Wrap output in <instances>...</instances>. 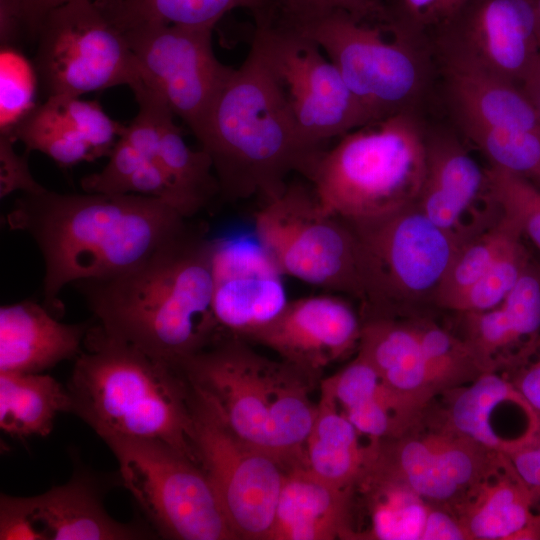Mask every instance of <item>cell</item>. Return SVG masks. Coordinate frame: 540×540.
Here are the masks:
<instances>
[{
  "instance_id": "5b68a950",
  "label": "cell",
  "mask_w": 540,
  "mask_h": 540,
  "mask_svg": "<svg viewBox=\"0 0 540 540\" xmlns=\"http://www.w3.org/2000/svg\"><path fill=\"white\" fill-rule=\"evenodd\" d=\"M177 366L193 393L237 437L286 469L304 466L317 409L315 378L280 358L261 355L235 336L221 338Z\"/></svg>"
},
{
  "instance_id": "bcb514c9",
  "label": "cell",
  "mask_w": 540,
  "mask_h": 540,
  "mask_svg": "<svg viewBox=\"0 0 540 540\" xmlns=\"http://www.w3.org/2000/svg\"><path fill=\"white\" fill-rule=\"evenodd\" d=\"M28 39L24 12L19 0H0V43L1 46H16Z\"/></svg>"
},
{
  "instance_id": "ba28073f",
  "label": "cell",
  "mask_w": 540,
  "mask_h": 540,
  "mask_svg": "<svg viewBox=\"0 0 540 540\" xmlns=\"http://www.w3.org/2000/svg\"><path fill=\"white\" fill-rule=\"evenodd\" d=\"M346 221L358 244L362 305L372 316L392 317L415 303L435 301L464 243L434 224L416 203L375 218Z\"/></svg>"
},
{
  "instance_id": "c3c4849f",
  "label": "cell",
  "mask_w": 540,
  "mask_h": 540,
  "mask_svg": "<svg viewBox=\"0 0 540 540\" xmlns=\"http://www.w3.org/2000/svg\"><path fill=\"white\" fill-rule=\"evenodd\" d=\"M76 0H19L28 30L29 40L35 42L44 17L53 9Z\"/></svg>"
},
{
  "instance_id": "52a82bcc",
  "label": "cell",
  "mask_w": 540,
  "mask_h": 540,
  "mask_svg": "<svg viewBox=\"0 0 540 540\" xmlns=\"http://www.w3.org/2000/svg\"><path fill=\"white\" fill-rule=\"evenodd\" d=\"M385 22L336 12L294 30L313 40L337 67L371 123L418 110L430 79V56L421 36Z\"/></svg>"
},
{
  "instance_id": "681fc988",
  "label": "cell",
  "mask_w": 540,
  "mask_h": 540,
  "mask_svg": "<svg viewBox=\"0 0 540 540\" xmlns=\"http://www.w3.org/2000/svg\"><path fill=\"white\" fill-rule=\"evenodd\" d=\"M520 87L540 115V54L526 73Z\"/></svg>"
},
{
  "instance_id": "e0dca14e",
  "label": "cell",
  "mask_w": 540,
  "mask_h": 540,
  "mask_svg": "<svg viewBox=\"0 0 540 540\" xmlns=\"http://www.w3.org/2000/svg\"><path fill=\"white\" fill-rule=\"evenodd\" d=\"M101 486L89 473L76 471L64 485L32 497L1 494V540H128L155 533L113 519L105 510Z\"/></svg>"
},
{
  "instance_id": "f35d334b",
  "label": "cell",
  "mask_w": 540,
  "mask_h": 540,
  "mask_svg": "<svg viewBox=\"0 0 540 540\" xmlns=\"http://www.w3.org/2000/svg\"><path fill=\"white\" fill-rule=\"evenodd\" d=\"M487 193L501 217L526 235L540 250V187L531 180L491 165Z\"/></svg>"
},
{
  "instance_id": "d4e9b609",
  "label": "cell",
  "mask_w": 540,
  "mask_h": 540,
  "mask_svg": "<svg viewBox=\"0 0 540 540\" xmlns=\"http://www.w3.org/2000/svg\"><path fill=\"white\" fill-rule=\"evenodd\" d=\"M351 489L336 487L302 465L286 469L267 540L348 539Z\"/></svg>"
},
{
  "instance_id": "ac0fdd59",
  "label": "cell",
  "mask_w": 540,
  "mask_h": 540,
  "mask_svg": "<svg viewBox=\"0 0 540 540\" xmlns=\"http://www.w3.org/2000/svg\"><path fill=\"white\" fill-rule=\"evenodd\" d=\"M283 276L256 238H213L212 306L223 337L244 339L281 312Z\"/></svg>"
},
{
  "instance_id": "db71d44e",
  "label": "cell",
  "mask_w": 540,
  "mask_h": 540,
  "mask_svg": "<svg viewBox=\"0 0 540 540\" xmlns=\"http://www.w3.org/2000/svg\"><path fill=\"white\" fill-rule=\"evenodd\" d=\"M540 187V186H539Z\"/></svg>"
},
{
  "instance_id": "4316f807",
  "label": "cell",
  "mask_w": 540,
  "mask_h": 540,
  "mask_svg": "<svg viewBox=\"0 0 540 540\" xmlns=\"http://www.w3.org/2000/svg\"><path fill=\"white\" fill-rule=\"evenodd\" d=\"M320 387L328 392L357 431L372 443L399 437L422 421L358 352L344 368L323 379Z\"/></svg>"
},
{
  "instance_id": "7402d4cb",
  "label": "cell",
  "mask_w": 540,
  "mask_h": 540,
  "mask_svg": "<svg viewBox=\"0 0 540 540\" xmlns=\"http://www.w3.org/2000/svg\"><path fill=\"white\" fill-rule=\"evenodd\" d=\"M483 198H488L486 170L453 135L426 132V173L417 207L438 227L465 242L476 236L466 223L467 215Z\"/></svg>"
},
{
  "instance_id": "60d3db41",
  "label": "cell",
  "mask_w": 540,
  "mask_h": 540,
  "mask_svg": "<svg viewBox=\"0 0 540 540\" xmlns=\"http://www.w3.org/2000/svg\"><path fill=\"white\" fill-rule=\"evenodd\" d=\"M527 266V256L519 240L453 303L450 310L463 314L482 312L499 306Z\"/></svg>"
},
{
  "instance_id": "f5cc1de1",
  "label": "cell",
  "mask_w": 540,
  "mask_h": 540,
  "mask_svg": "<svg viewBox=\"0 0 540 540\" xmlns=\"http://www.w3.org/2000/svg\"><path fill=\"white\" fill-rule=\"evenodd\" d=\"M533 2H534V5H535L537 14L539 16V19H540V0H533Z\"/></svg>"
},
{
  "instance_id": "8d00e7d4",
  "label": "cell",
  "mask_w": 540,
  "mask_h": 540,
  "mask_svg": "<svg viewBox=\"0 0 540 540\" xmlns=\"http://www.w3.org/2000/svg\"><path fill=\"white\" fill-rule=\"evenodd\" d=\"M413 325L440 394L468 384L483 373L464 338H458L432 323Z\"/></svg>"
},
{
  "instance_id": "8fae6325",
  "label": "cell",
  "mask_w": 540,
  "mask_h": 540,
  "mask_svg": "<svg viewBox=\"0 0 540 540\" xmlns=\"http://www.w3.org/2000/svg\"><path fill=\"white\" fill-rule=\"evenodd\" d=\"M34 55L46 97L102 91L142 83L123 32L94 0H76L50 11L38 29Z\"/></svg>"
},
{
  "instance_id": "30bf717a",
  "label": "cell",
  "mask_w": 540,
  "mask_h": 540,
  "mask_svg": "<svg viewBox=\"0 0 540 540\" xmlns=\"http://www.w3.org/2000/svg\"><path fill=\"white\" fill-rule=\"evenodd\" d=\"M115 455L124 486L148 522L166 539H236L202 468L153 439H103Z\"/></svg>"
},
{
  "instance_id": "1f68e13d",
  "label": "cell",
  "mask_w": 540,
  "mask_h": 540,
  "mask_svg": "<svg viewBox=\"0 0 540 540\" xmlns=\"http://www.w3.org/2000/svg\"><path fill=\"white\" fill-rule=\"evenodd\" d=\"M352 488L363 496L368 516L357 539L421 540L429 503L411 488L369 466Z\"/></svg>"
},
{
  "instance_id": "2e32d148",
  "label": "cell",
  "mask_w": 540,
  "mask_h": 540,
  "mask_svg": "<svg viewBox=\"0 0 540 540\" xmlns=\"http://www.w3.org/2000/svg\"><path fill=\"white\" fill-rule=\"evenodd\" d=\"M493 462L492 451L437 423L380 442L369 466L404 483L427 503L453 511Z\"/></svg>"
},
{
  "instance_id": "d590c367",
  "label": "cell",
  "mask_w": 540,
  "mask_h": 540,
  "mask_svg": "<svg viewBox=\"0 0 540 540\" xmlns=\"http://www.w3.org/2000/svg\"><path fill=\"white\" fill-rule=\"evenodd\" d=\"M491 161V165L521 175L540 185V128L460 126Z\"/></svg>"
},
{
  "instance_id": "7dc6e473",
  "label": "cell",
  "mask_w": 540,
  "mask_h": 540,
  "mask_svg": "<svg viewBox=\"0 0 540 540\" xmlns=\"http://www.w3.org/2000/svg\"><path fill=\"white\" fill-rule=\"evenodd\" d=\"M512 382L540 418V358L522 370Z\"/></svg>"
},
{
  "instance_id": "4fadbf2b",
  "label": "cell",
  "mask_w": 540,
  "mask_h": 540,
  "mask_svg": "<svg viewBox=\"0 0 540 540\" xmlns=\"http://www.w3.org/2000/svg\"><path fill=\"white\" fill-rule=\"evenodd\" d=\"M252 41L282 84L309 144L324 149L330 139L371 124L337 67L313 40L291 29L256 25Z\"/></svg>"
},
{
  "instance_id": "f907efd6",
  "label": "cell",
  "mask_w": 540,
  "mask_h": 540,
  "mask_svg": "<svg viewBox=\"0 0 540 540\" xmlns=\"http://www.w3.org/2000/svg\"><path fill=\"white\" fill-rule=\"evenodd\" d=\"M512 540H540V512L534 513L527 524L513 536Z\"/></svg>"
},
{
  "instance_id": "e575fe53",
  "label": "cell",
  "mask_w": 540,
  "mask_h": 540,
  "mask_svg": "<svg viewBox=\"0 0 540 540\" xmlns=\"http://www.w3.org/2000/svg\"><path fill=\"white\" fill-rule=\"evenodd\" d=\"M522 234L508 221H500L487 232L465 241L456 252L435 297L436 304L449 309L510 248Z\"/></svg>"
},
{
  "instance_id": "f1b7e54d",
  "label": "cell",
  "mask_w": 540,
  "mask_h": 540,
  "mask_svg": "<svg viewBox=\"0 0 540 540\" xmlns=\"http://www.w3.org/2000/svg\"><path fill=\"white\" fill-rule=\"evenodd\" d=\"M378 445L362 436L320 387L304 466L336 487L351 489L371 463Z\"/></svg>"
},
{
  "instance_id": "7bdbcfd3",
  "label": "cell",
  "mask_w": 540,
  "mask_h": 540,
  "mask_svg": "<svg viewBox=\"0 0 540 540\" xmlns=\"http://www.w3.org/2000/svg\"><path fill=\"white\" fill-rule=\"evenodd\" d=\"M421 540H470L458 516L448 507L429 504Z\"/></svg>"
},
{
  "instance_id": "ee69618b",
  "label": "cell",
  "mask_w": 540,
  "mask_h": 540,
  "mask_svg": "<svg viewBox=\"0 0 540 540\" xmlns=\"http://www.w3.org/2000/svg\"><path fill=\"white\" fill-rule=\"evenodd\" d=\"M401 12L390 18V22L422 36L426 27L434 26L441 0H398Z\"/></svg>"
},
{
  "instance_id": "6da1fadb",
  "label": "cell",
  "mask_w": 540,
  "mask_h": 540,
  "mask_svg": "<svg viewBox=\"0 0 540 540\" xmlns=\"http://www.w3.org/2000/svg\"><path fill=\"white\" fill-rule=\"evenodd\" d=\"M29 235L44 262L43 301L52 313L68 284L119 274L189 225L166 202L137 194L22 193L6 215Z\"/></svg>"
},
{
  "instance_id": "5bb4252c",
  "label": "cell",
  "mask_w": 540,
  "mask_h": 540,
  "mask_svg": "<svg viewBox=\"0 0 540 540\" xmlns=\"http://www.w3.org/2000/svg\"><path fill=\"white\" fill-rule=\"evenodd\" d=\"M214 28L140 24L122 30L142 82L196 137L234 68L213 50Z\"/></svg>"
},
{
  "instance_id": "44dd1931",
  "label": "cell",
  "mask_w": 540,
  "mask_h": 540,
  "mask_svg": "<svg viewBox=\"0 0 540 540\" xmlns=\"http://www.w3.org/2000/svg\"><path fill=\"white\" fill-rule=\"evenodd\" d=\"M125 127L98 102L52 95L17 126L14 136L27 152H41L59 166L71 167L109 156Z\"/></svg>"
},
{
  "instance_id": "4dcf8cb0",
  "label": "cell",
  "mask_w": 540,
  "mask_h": 540,
  "mask_svg": "<svg viewBox=\"0 0 540 540\" xmlns=\"http://www.w3.org/2000/svg\"><path fill=\"white\" fill-rule=\"evenodd\" d=\"M70 406L67 388L49 375L0 372V427L11 436H47Z\"/></svg>"
},
{
  "instance_id": "816d5d0a",
  "label": "cell",
  "mask_w": 540,
  "mask_h": 540,
  "mask_svg": "<svg viewBox=\"0 0 540 540\" xmlns=\"http://www.w3.org/2000/svg\"><path fill=\"white\" fill-rule=\"evenodd\" d=\"M468 0H441L434 27L447 21L454 15Z\"/></svg>"
},
{
  "instance_id": "836d02e7",
  "label": "cell",
  "mask_w": 540,
  "mask_h": 540,
  "mask_svg": "<svg viewBox=\"0 0 540 540\" xmlns=\"http://www.w3.org/2000/svg\"><path fill=\"white\" fill-rule=\"evenodd\" d=\"M174 117L165 106L159 121L157 156L195 216L219 195L218 184L208 154L188 146Z\"/></svg>"
},
{
  "instance_id": "d6986e66",
  "label": "cell",
  "mask_w": 540,
  "mask_h": 540,
  "mask_svg": "<svg viewBox=\"0 0 540 540\" xmlns=\"http://www.w3.org/2000/svg\"><path fill=\"white\" fill-rule=\"evenodd\" d=\"M362 326L351 304L331 293L289 300L273 320L244 339L317 379L358 349Z\"/></svg>"
},
{
  "instance_id": "f6af8a7d",
  "label": "cell",
  "mask_w": 540,
  "mask_h": 540,
  "mask_svg": "<svg viewBox=\"0 0 540 540\" xmlns=\"http://www.w3.org/2000/svg\"><path fill=\"white\" fill-rule=\"evenodd\" d=\"M506 456L535 500L540 499V432L530 442Z\"/></svg>"
},
{
  "instance_id": "9a60e30c",
  "label": "cell",
  "mask_w": 540,
  "mask_h": 540,
  "mask_svg": "<svg viewBox=\"0 0 540 540\" xmlns=\"http://www.w3.org/2000/svg\"><path fill=\"white\" fill-rule=\"evenodd\" d=\"M442 68L487 73L518 86L540 54L533 0H468L436 27Z\"/></svg>"
},
{
  "instance_id": "603a6c76",
  "label": "cell",
  "mask_w": 540,
  "mask_h": 540,
  "mask_svg": "<svg viewBox=\"0 0 540 540\" xmlns=\"http://www.w3.org/2000/svg\"><path fill=\"white\" fill-rule=\"evenodd\" d=\"M443 395L445 407L438 423L504 455L524 445L512 433L516 419L512 415H537L513 382L496 371L483 372Z\"/></svg>"
},
{
  "instance_id": "f546056e",
  "label": "cell",
  "mask_w": 540,
  "mask_h": 540,
  "mask_svg": "<svg viewBox=\"0 0 540 540\" xmlns=\"http://www.w3.org/2000/svg\"><path fill=\"white\" fill-rule=\"evenodd\" d=\"M535 497L504 455L453 509L470 540H512L533 516Z\"/></svg>"
},
{
  "instance_id": "3957f363",
  "label": "cell",
  "mask_w": 540,
  "mask_h": 540,
  "mask_svg": "<svg viewBox=\"0 0 540 540\" xmlns=\"http://www.w3.org/2000/svg\"><path fill=\"white\" fill-rule=\"evenodd\" d=\"M212 163L219 196L227 201L279 195L292 173L309 180L325 149L302 136L282 84L251 42L195 137Z\"/></svg>"
},
{
  "instance_id": "83f0119b",
  "label": "cell",
  "mask_w": 540,
  "mask_h": 540,
  "mask_svg": "<svg viewBox=\"0 0 540 540\" xmlns=\"http://www.w3.org/2000/svg\"><path fill=\"white\" fill-rule=\"evenodd\" d=\"M443 73L459 126L540 128V115L520 86L478 71L443 68Z\"/></svg>"
},
{
  "instance_id": "cb8c5ba5",
  "label": "cell",
  "mask_w": 540,
  "mask_h": 540,
  "mask_svg": "<svg viewBox=\"0 0 540 540\" xmlns=\"http://www.w3.org/2000/svg\"><path fill=\"white\" fill-rule=\"evenodd\" d=\"M89 325L58 321L26 300L0 308V372L41 373L82 352Z\"/></svg>"
},
{
  "instance_id": "d6a6232c",
  "label": "cell",
  "mask_w": 540,
  "mask_h": 540,
  "mask_svg": "<svg viewBox=\"0 0 540 540\" xmlns=\"http://www.w3.org/2000/svg\"><path fill=\"white\" fill-rule=\"evenodd\" d=\"M121 31L140 24L215 28L235 9L250 11L255 22L264 21V0H94Z\"/></svg>"
},
{
  "instance_id": "9c48e42d",
  "label": "cell",
  "mask_w": 540,
  "mask_h": 540,
  "mask_svg": "<svg viewBox=\"0 0 540 540\" xmlns=\"http://www.w3.org/2000/svg\"><path fill=\"white\" fill-rule=\"evenodd\" d=\"M256 240L282 274L364 302L359 250L350 224L327 213L312 187L287 184L254 215Z\"/></svg>"
},
{
  "instance_id": "484cf974",
  "label": "cell",
  "mask_w": 540,
  "mask_h": 540,
  "mask_svg": "<svg viewBox=\"0 0 540 540\" xmlns=\"http://www.w3.org/2000/svg\"><path fill=\"white\" fill-rule=\"evenodd\" d=\"M357 352L377 371L412 413L423 420L431 401L440 395L424 358L413 323L372 316L363 322Z\"/></svg>"
},
{
  "instance_id": "ab89813d",
  "label": "cell",
  "mask_w": 540,
  "mask_h": 540,
  "mask_svg": "<svg viewBox=\"0 0 540 540\" xmlns=\"http://www.w3.org/2000/svg\"><path fill=\"white\" fill-rule=\"evenodd\" d=\"M266 17L257 25H272L291 30L336 12L360 20L386 22L387 8L377 0H264Z\"/></svg>"
},
{
  "instance_id": "7a4b0ae2",
  "label": "cell",
  "mask_w": 540,
  "mask_h": 540,
  "mask_svg": "<svg viewBox=\"0 0 540 540\" xmlns=\"http://www.w3.org/2000/svg\"><path fill=\"white\" fill-rule=\"evenodd\" d=\"M212 255L213 239L189 223L129 269L74 285L107 335L177 366L223 337Z\"/></svg>"
},
{
  "instance_id": "7c38bea8",
  "label": "cell",
  "mask_w": 540,
  "mask_h": 540,
  "mask_svg": "<svg viewBox=\"0 0 540 540\" xmlns=\"http://www.w3.org/2000/svg\"><path fill=\"white\" fill-rule=\"evenodd\" d=\"M198 462L236 539L267 540L285 466L231 432L192 391Z\"/></svg>"
},
{
  "instance_id": "b9f144b4",
  "label": "cell",
  "mask_w": 540,
  "mask_h": 540,
  "mask_svg": "<svg viewBox=\"0 0 540 540\" xmlns=\"http://www.w3.org/2000/svg\"><path fill=\"white\" fill-rule=\"evenodd\" d=\"M16 140L0 136V196L6 197L12 192L33 193L42 190L41 186L32 176L28 153L20 155L14 148Z\"/></svg>"
},
{
  "instance_id": "277c9868",
  "label": "cell",
  "mask_w": 540,
  "mask_h": 540,
  "mask_svg": "<svg viewBox=\"0 0 540 540\" xmlns=\"http://www.w3.org/2000/svg\"><path fill=\"white\" fill-rule=\"evenodd\" d=\"M68 382L70 412L102 439L162 441L199 465L192 389L178 366L89 326ZM200 466V465H199Z\"/></svg>"
},
{
  "instance_id": "74e56055",
  "label": "cell",
  "mask_w": 540,
  "mask_h": 540,
  "mask_svg": "<svg viewBox=\"0 0 540 540\" xmlns=\"http://www.w3.org/2000/svg\"><path fill=\"white\" fill-rule=\"evenodd\" d=\"M41 87L33 61L16 46L0 49V136L16 140L17 126L37 107ZM17 141V140H16Z\"/></svg>"
},
{
  "instance_id": "8992f818",
  "label": "cell",
  "mask_w": 540,
  "mask_h": 540,
  "mask_svg": "<svg viewBox=\"0 0 540 540\" xmlns=\"http://www.w3.org/2000/svg\"><path fill=\"white\" fill-rule=\"evenodd\" d=\"M418 110L403 111L340 137L309 178L324 211L348 221L416 203L426 173V132Z\"/></svg>"
},
{
  "instance_id": "ffe728a7",
  "label": "cell",
  "mask_w": 540,
  "mask_h": 540,
  "mask_svg": "<svg viewBox=\"0 0 540 540\" xmlns=\"http://www.w3.org/2000/svg\"><path fill=\"white\" fill-rule=\"evenodd\" d=\"M138 112L118 138L108 163L81 179L84 192L137 194L166 202L190 219V207L157 156L159 121L167 104L154 91L142 87L134 93Z\"/></svg>"
}]
</instances>
